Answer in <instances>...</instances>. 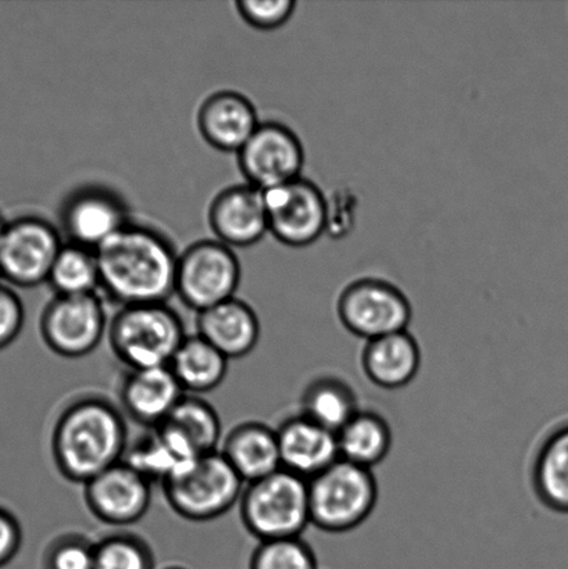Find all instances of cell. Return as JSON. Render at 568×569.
<instances>
[{
  "instance_id": "obj_21",
  "label": "cell",
  "mask_w": 568,
  "mask_h": 569,
  "mask_svg": "<svg viewBox=\"0 0 568 569\" xmlns=\"http://www.w3.org/2000/svg\"><path fill=\"white\" fill-rule=\"evenodd\" d=\"M220 451L245 485L260 481L282 468L277 429L263 422L239 423L222 439Z\"/></svg>"
},
{
  "instance_id": "obj_34",
  "label": "cell",
  "mask_w": 568,
  "mask_h": 569,
  "mask_svg": "<svg viewBox=\"0 0 568 569\" xmlns=\"http://www.w3.org/2000/svg\"><path fill=\"white\" fill-rule=\"evenodd\" d=\"M26 311L19 295L0 284V350L9 348L24 327Z\"/></svg>"
},
{
  "instance_id": "obj_22",
  "label": "cell",
  "mask_w": 568,
  "mask_h": 569,
  "mask_svg": "<svg viewBox=\"0 0 568 569\" xmlns=\"http://www.w3.org/2000/svg\"><path fill=\"white\" fill-rule=\"evenodd\" d=\"M197 451L171 428L150 429L147 437L128 446L124 462L150 482L161 485L180 476L199 459Z\"/></svg>"
},
{
  "instance_id": "obj_9",
  "label": "cell",
  "mask_w": 568,
  "mask_h": 569,
  "mask_svg": "<svg viewBox=\"0 0 568 569\" xmlns=\"http://www.w3.org/2000/svg\"><path fill=\"white\" fill-rule=\"evenodd\" d=\"M58 230L37 216L8 221L0 237V276L13 287L36 288L48 282L63 248Z\"/></svg>"
},
{
  "instance_id": "obj_10",
  "label": "cell",
  "mask_w": 568,
  "mask_h": 569,
  "mask_svg": "<svg viewBox=\"0 0 568 569\" xmlns=\"http://www.w3.org/2000/svg\"><path fill=\"white\" fill-rule=\"evenodd\" d=\"M108 328V317L99 295H56L39 320L44 345L64 359L91 355L102 342Z\"/></svg>"
},
{
  "instance_id": "obj_33",
  "label": "cell",
  "mask_w": 568,
  "mask_h": 569,
  "mask_svg": "<svg viewBox=\"0 0 568 569\" xmlns=\"http://www.w3.org/2000/svg\"><path fill=\"white\" fill-rule=\"evenodd\" d=\"M297 6L295 0H238L236 10L249 27L272 31L291 20Z\"/></svg>"
},
{
  "instance_id": "obj_12",
  "label": "cell",
  "mask_w": 568,
  "mask_h": 569,
  "mask_svg": "<svg viewBox=\"0 0 568 569\" xmlns=\"http://www.w3.org/2000/svg\"><path fill=\"white\" fill-rule=\"evenodd\" d=\"M237 156L239 170L247 178V183L260 191L302 177V141L291 128L281 122H261Z\"/></svg>"
},
{
  "instance_id": "obj_38",
  "label": "cell",
  "mask_w": 568,
  "mask_h": 569,
  "mask_svg": "<svg viewBox=\"0 0 568 569\" xmlns=\"http://www.w3.org/2000/svg\"><path fill=\"white\" fill-rule=\"evenodd\" d=\"M0 280H2V276H0Z\"/></svg>"
},
{
  "instance_id": "obj_8",
  "label": "cell",
  "mask_w": 568,
  "mask_h": 569,
  "mask_svg": "<svg viewBox=\"0 0 568 569\" xmlns=\"http://www.w3.org/2000/svg\"><path fill=\"white\" fill-rule=\"evenodd\" d=\"M337 315L355 337L372 340L408 331L413 310L402 290L380 278H360L339 295Z\"/></svg>"
},
{
  "instance_id": "obj_11",
  "label": "cell",
  "mask_w": 568,
  "mask_h": 569,
  "mask_svg": "<svg viewBox=\"0 0 568 569\" xmlns=\"http://www.w3.org/2000/svg\"><path fill=\"white\" fill-rule=\"evenodd\" d=\"M269 232L289 248H306L326 233V194L313 181L300 177L261 191Z\"/></svg>"
},
{
  "instance_id": "obj_5",
  "label": "cell",
  "mask_w": 568,
  "mask_h": 569,
  "mask_svg": "<svg viewBox=\"0 0 568 569\" xmlns=\"http://www.w3.org/2000/svg\"><path fill=\"white\" fill-rule=\"evenodd\" d=\"M377 500L375 473L342 459L309 481L310 520L321 531H353L371 516Z\"/></svg>"
},
{
  "instance_id": "obj_23",
  "label": "cell",
  "mask_w": 568,
  "mask_h": 569,
  "mask_svg": "<svg viewBox=\"0 0 568 569\" xmlns=\"http://www.w3.org/2000/svg\"><path fill=\"white\" fill-rule=\"evenodd\" d=\"M228 360L200 335H187L170 362V370L186 395L213 392L227 377Z\"/></svg>"
},
{
  "instance_id": "obj_25",
  "label": "cell",
  "mask_w": 568,
  "mask_h": 569,
  "mask_svg": "<svg viewBox=\"0 0 568 569\" xmlns=\"http://www.w3.org/2000/svg\"><path fill=\"white\" fill-rule=\"evenodd\" d=\"M532 483L545 506L568 512V423L544 440L534 460Z\"/></svg>"
},
{
  "instance_id": "obj_4",
  "label": "cell",
  "mask_w": 568,
  "mask_h": 569,
  "mask_svg": "<svg viewBox=\"0 0 568 569\" xmlns=\"http://www.w3.org/2000/svg\"><path fill=\"white\" fill-rule=\"evenodd\" d=\"M241 520L259 542L300 538L310 526L309 482L286 470L245 485Z\"/></svg>"
},
{
  "instance_id": "obj_7",
  "label": "cell",
  "mask_w": 568,
  "mask_h": 569,
  "mask_svg": "<svg viewBox=\"0 0 568 569\" xmlns=\"http://www.w3.org/2000/svg\"><path fill=\"white\" fill-rule=\"evenodd\" d=\"M241 277L233 249L217 239H203L178 258L176 295L199 315L236 298Z\"/></svg>"
},
{
  "instance_id": "obj_19",
  "label": "cell",
  "mask_w": 568,
  "mask_h": 569,
  "mask_svg": "<svg viewBox=\"0 0 568 569\" xmlns=\"http://www.w3.org/2000/svg\"><path fill=\"white\" fill-rule=\"evenodd\" d=\"M198 335L221 351L228 360L252 353L260 339V321L247 301L232 298L199 312Z\"/></svg>"
},
{
  "instance_id": "obj_37",
  "label": "cell",
  "mask_w": 568,
  "mask_h": 569,
  "mask_svg": "<svg viewBox=\"0 0 568 569\" xmlns=\"http://www.w3.org/2000/svg\"><path fill=\"white\" fill-rule=\"evenodd\" d=\"M161 569H188V568H183V567H180V566H169V567H165V568H161Z\"/></svg>"
},
{
  "instance_id": "obj_24",
  "label": "cell",
  "mask_w": 568,
  "mask_h": 569,
  "mask_svg": "<svg viewBox=\"0 0 568 569\" xmlns=\"http://www.w3.org/2000/svg\"><path fill=\"white\" fill-rule=\"evenodd\" d=\"M339 457L372 470L387 459L392 448V429L382 416L360 410L337 433Z\"/></svg>"
},
{
  "instance_id": "obj_1",
  "label": "cell",
  "mask_w": 568,
  "mask_h": 569,
  "mask_svg": "<svg viewBox=\"0 0 568 569\" xmlns=\"http://www.w3.org/2000/svg\"><path fill=\"white\" fill-rule=\"evenodd\" d=\"M94 253L100 292L121 307L166 303L176 293L180 254L153 228L131 221Z\"/></svg>"
},
{
  "instance_id": "obj_35",
  "label": "cell",
  "mask_w": 568,
  "mask_h": 569,
  "mask_svg": "<svg viewBox=\"0 0 568 569\" xmlns=\"http://www.w3.org/2000/svg\"><path fill=\"white\" fill-rule=\"evenodd\" d=\"M22 545V529L10 511L0 507V568L8 566L19 555Z\"/></svg>"
},
{
  "instance_id": "obj_2",
  "label": "cell",
  "mask_w": 568,
  "mask_h": 569,
  "mask_svg": "<svg viewBox=\"0 0 568 569\" xmlns=\"http://www.w3.org/2000/svg\"><path fill=\"white\" fill-rule=\"evenodd\" d=\"M52 456L60 476L86 485L124 460V412L100 396H82L60 412L52 432Z\"/></svg>"
},
{
  "instance_id": "obj_18",
  "label": "cell",
  "mask_w": 568,
  "mask_h": 569,
  "mask_svg": "<svg viewBox=\"0 0 568 569\" xmlns=\"http://www.w3.org/2000/svg\"><path fill=\"white\" fill-rule=\"evenodd\" d=\"M260 124L253 103L236 91L210 94L198 111L200 136L220 152L238 153Z\"/></svg>"
},
{
  "instance_id": "obj_27",
  "label": "cell",
  "mask_w": 568,
  "mask_h": 569,
  "mask_svg": "<svg viewBox=\"0 0 568 569\" xmlns=\"http://www.w3.org/2000/svg\"><path fill=\"white\" fill-rule=\"evenodd\" d=\"M188 442L199 456L220 450L222 426L213 406L200 396L186 395L165 423Z\"/></svg>"
},
{
  "instance_id": "obj_32",
  "label": "cell",
  "mask_w": 568,
  "mask_h": 569,
  "mask_svg": "<svg viewBox=\"0 0 568 569\" xmlns=\"http://www.w3.org/2000/svg\"><path fill=\"white\" fill-rule=\"evenodd\" d=\"M358 193L349 187H338L326 194V236L343 239L355 231L359 213Z\"/></svg>"
},
{
  "instance_id": "obj_17",
  "label": "cell",
  "mask_w": 568,
  "mask_h": 569,
  "mask_svg": "<svg viewBox=\"0 0 568 569\" xmlns=\"http://www.w3.org/2000/svg\"><path fill=\"white\" fill-rule=\"evenodd\" d=\"M282 470L310 481L341 459L337 433L302 415L277 429Z\"/></svg>"
},
{
  "instance_id": "obj_15",
  "label": "cell",
  "mask_w": 568,
  "mask_h": 569,
  "mask_svg": "<svg viewBox=\"0 0 568 569\" xmlns=\"http://www.w3.org/2000/svg\"><path fill=\"white\" fill-rule=\"evenodd\" d=\"M209 224L228 248L255 247L270 233L263 193L249 183L225 189L210 204Z\"/></svg>"
},
{
  "instance_id": "obj_26",
  "label": "cell",
  "mask_w": 568,
  "mask_h": 569,
  "mask_svg": "<svg viewBox=\"0 0 568 569\" xmlns=\"http://www.w3.org/2000/svg\"><path fill=\"white\" fill-rule=\"evenodd\" d=\"M359 411L358 396L341 378H317L302 396V416L333 433L341 431Z\"/></svg>"
},
{
  "instance_id": "obj_30",
  "label": "cell",
  "mask_w": 568,
  "mask_h": 569,
  "mask_svg": "<svg viewBox=\"0 0 568 569\" xmlns=\"http://www.w3.org/2000/svg\"><path fill=\"white\" fill-rule=\"evenodd\" d=\"M249 569H317V559L302 538L267 540L255 549Z\"/></svg>"
},
{
  "instance_id": "obj_13",
  "label": "cell",
  "mask_w": 568,
  "mask_h": 569,
  "mask_svg": "<svg viewBox=\"0 0 568 569\" xmlns=\"http://www.w3.org/2000/svg\"><path fill=\"white\" fill-rule=\"evenodd\" d=\"M60 222L70 243L97 250L130 224L131 219L119 193L100 186H87L64 199Z\"/></svg>"
},
{
  "instance_id": "obj_14",
  "label": "cell",
  "mask_w": 568,
  "mask_h": 569,
  "mask_svg": "<svg viewBox=\"0 0 568 569\" xmlns=\"http://www.w3.org/2000/svg\"><path fill=\"white\" fill-rule=\"evenodd\" d=\"M152 485L121 461L83 485V500L91 515L106 526L130 527L148 515Z\"/></svg>"
},
{
  "instance_id": "obj_16",
  "label": "cell",
  "mask_w": 568,
  "mask_h": 569,
  "mask_svg": "<svg viewBox=\"0 0 568 569\" xmlns=\"http://www.w3.org/2000/svg\"><path fill=\"white\" fill-rule=\"evenodd\" d=\"M183 396L170 367L128 370L120 387L122 412L148 429L165 423Z\"/></svg>"
},
{
  "instance_id": "obj_3",
  "label": "cell",
  "mask_w": 568,
  "mask_h": 569,
  "mask_svg": "<svg viewBox=\"0 0 568 569\" xmlns=\"http://www.w3.org/2000/svg\"><path fill=\"white\" fill-rule=\"evenodd\" d=\"M110 349L128 370L169 367L186 328L167 303L121 307L108 328Z\"/></svg>"
},
{
  "instance_id": "obj_28",
  "label": "cell",
  "mask_w": 568,
  "mask_h": 569,
  "mask_svg": "<svg viewBox=\"0 0 568 569\" xmlns=\"http://www.w3.org/2000/svg\"><path fill=\"white\" fill-rule=\"evenodd\" d=\"M48 283L59 296L98 295L100 276L94 250L64 243L54 260Z\"/></svg>"
},
{
  "instance_id": "obj_20",
  "label": "cell",
  "mask_w": 568,
  "mask_h": 569,
  "mask_svg": "<svg viewBox=\"0 0 568 569\" xmlns=\"http://www.w3.org/2000/svg\"><path fill=\"white\" fill-rule=\"evenodd\" d=\"M360 365L366 378L378 388L397 390L408 387L420 370L419 342L409 331L367 340Z\"/></svg>"
},
{
  "instance_id": "obj_36",
  "label": "cell",
  "mask_w": 568,
  "mask_h": 569,
  "mask_svg": "<svg viewBox=\"0 0 568 569\" xmlns=\"http://www.w3.org/2000/svg\"><path fill=\"white\" fill-rule=\"evenodd\" d=\"M6 226H8V221H6L2 213H0V237H2Z\"/></svg>"
},
{
  "instance_id": "obj_6",
  "label": "cell",
  "mask_w": 568,
  "mask_h": 569,
  "mask_svg": "<svg viewBox=\"0 0 568 569\" xmlns=\"http://www.w3.org/2000/svg\"><path fill=\"white\" fill-rule=\"evenodd\" d=\"M161 487L177 516L192 522H208L227 515L241 501L245 482L217 450L199 457Z\"/></svg>"
},
{
  "instance_id": "obj_31",
  "label": "cell",
  "mask_w": 568,
  "mask_h": 569,
  "mask_svg": "<svg viewBox=\"0 0 568 569\" xmlns=\"http://www.w3.org/2000/svg\"><path fill=\"white\" fill-rule=\"evenodd\" d=\"M94 543L80 533H66L49 543L43 569H93Z\"/></svg>"
},
{
  "instance_id": "obj_29",
  "label": "cell",
  "mask_w": 568,
  "mask_h": 569,
  "mask_svg": "<svg viewBox=\"0 0 568 569\" xmlns=\"http://www.w3.org/2000/svg\"><path fill=\"white\" fill-rule=\"evenodd\" d=\"M93 569H155L153 551L137 535H109L94 543Z\"/></svg>"
}]
</instances>
